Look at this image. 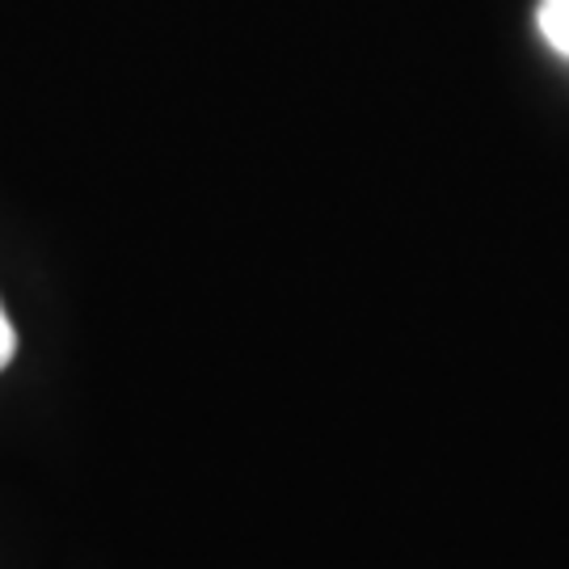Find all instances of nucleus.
I'll use <instances>...</instances> for the list:
<instances>
[{
    "instance_id": "obj_1",
    "label": "nucleus",
    "mask_w": 569,
    "mask_h": 569,
    "mask_svg": "<svg viewBox=\"0 0 569 569\" xmlns=\"http://www.w3.org/2000/svg\"><path fill=\"white\" fill-rule=\"evenodd\" d=\"M536 30L557 56L569 60V0H540L536 4Z\"/></svg>"
},
{
    "instance_id": "obj_2",
    "label": "nucleus",
    "mask_w": 569,
    "mask_h": 569,
    "mask_svg": "<svg viewBox=\"0 0 569 569\" xmlns=\"http://www.w3.org/2000/svg\"><path fill=\"white\" fill-rule=\"evenodd\" d=\"M13 355H18V329L9 321V312L0 305V371L13 363Z\"/></svg>"
}]
</instances>
